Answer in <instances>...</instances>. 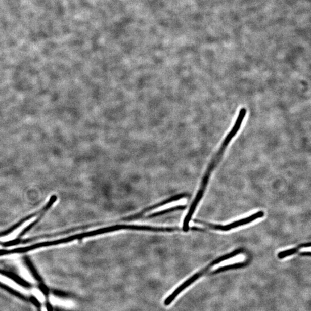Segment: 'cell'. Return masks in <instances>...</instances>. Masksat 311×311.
<instances>
[{
    "label": "cell",
    "instance_id": "obj_1",
    "mask_svg": "<svg viewBox=\"0 0 311 311\" xmlns=\"http://www.w3.org/2000/svg\"><path fill=\"white\" fill-rule=\"evenodd\" d=\"M247 114V110L246 108L243 107L240 110L238 117H236L235 122L234 124V126L232 127L231 129L228 132L226 136L225 139L223 140V142L218 149L217 152L215 153L213 156V159H211L210 163L206 169L205 175L203 177V180L201 183V186L200 190H198L197 196L195 198L193 201L192 205H191L188 211V214L186 215L185 218L183 230L185 232L188 231L189 230V223L192 219L195 210H196L197 207L201 201L203 195L204 194L205 189L207 183L211 175V173H212L216 165L219 162V161L222 159L223 156L225 154V151L228 145H230L231 141L233 140L238 132L239 131L240 128L242 126V124L244 122V119L246 118Z\"/></svg>",
    "mask_w": 311,
    "mask_h": 311
},
{
    "label": "cell",
    "instance_id": "obj_2",
    "mask_svg": "<svg viewBox=\"0 0 311 311\" xmlns=\"http://www.w3.org/2000/svg\"><path fill=\"white\" fill-rule=\"evenodd\" d=\"M225 259H224L223 256L219 257L217 259L211 262L208 266H207L204 269H202L200 272H198L196 274H195L192 277L189 278L188 280H186L183 284L181 285L179 287L176 288L174 292H173L170 295L166 298L164 302V304L165 306H168L172 303V302L175 300L176 297L179 295V294L183 292L184 290L187 288L189 287L190 285H192L194 283L195 281H197L198 279L202 276L203 275H205V274L208 273L209 270L219 263H221L224 261Z\"/></svg>",
    "mask_w": 311,
    "mask_h": 311
},
{
    "label": "cell",
    "instance_id": "obj_3",
    "mask_svg": "<svg viewBox=\"0 0 311 311\" xmlns=\"http://www.w3.org/2000/svg\"><path fill=\"white\" fill-rule=\"evenodd\" d=\"M264 213L263 211H258V213L252 214L250 215V216H249L247 218L239 219V220L238 221H236L234 223L230 224V225L226 226L212 225V224H210L208 223L200 220H194V222L198 224H201V225L209 227L211 228V229L227 231H230L232 229H234V228H237L240 226L247 225V224L250 223L253 221L255 220V219H256L263 217L264 216Z\"/></svg>",
    "mask_w": 311,
    "mask_h": 311
},
{
    "label": "cell",
    "instance_id": "obj_4",
    "mask_svg": "<svg viewBox=\"0 0 311 311\" xmlns=\"http://www.w3.org/2000/svg\"><path fill=\"white\" fill-rule=\"evenodd\" d=\"M36 217H32L28 219L26 221H25L22 225L20 226L11 233L8 234L7 236H4L0 238V241L3 242H8L14 240L18 236L21 234L24 230L26 229L27 227L31 225L32 223H34L36 220Z\"/></svg>",
    "mask_w": 311,
    "mask_h": 311
},
{
    "label": "cell",
    "instance_id": "obj_5",
    "mask_svg": "<svg viewBox=\"0 0 311 311\" xmlns=\"http://www.w3.org/2000/svg\"><path fill=\"white\" fill-rule=\"evenodd\" d=\"M0 283L8 286V287L16 290L20 293L28 296L30 292L27 289L22 287V285L16 283L15 281L0 274Z\"/></svg>",
    "mask_w": 311,
    "mask_h": 311
},
{
    "label": "cell",
    "instance_id": "obj_6",
    "mask_svg": "<svg viewBox=\"0 0 311 311\" xmlns=\"http://www.w3.org/2000/svg\"><path fill=\"white\" fill-rule=\"evenodd\" d=\"M49 301L52 305L59 308L71 309L74 306L73 301L54 295L50 296Z\"/></svg>",
    "mask_w": 311,
    "mask_h": 311
},
{
    "label": "cell",
    "instance_id": "obj_7",
    "mask_svg": "<svg viewBox=\"0 0 311 311\" xmlns=\"http://www.w3.org/2000/svg\"><path fill=\"white\" fill-rule=\"evenodd\" d=\"M310 243L301 244H300V245L298 246L296 248L290 249V250L280 252V253H279V254H278V258H279V259L285 258H286V257L296 254V253H297L298 251H299L302 248L310 247Z\"/></svg>",
    "mask_w": 311,
    "mask_h": 311
},
{
    "label": "cell",
    "instance_id": "obj_8",
    "mask_svg": "<svg viewBox=\"0 0 311 311\" xmlns=\"http://www.w3.org/2000/svg\"><path fill=\"white\" fill-rule=\"evenodd\" d=\"M248 264V262H247L246 261V262H240V263H235L233 264L228 265V266L219 268L215 270V271L211 272V273H209V275H216V274L230 271V270H233V269L244 268V267L246 266Z\"/></svg>",
    "mask_w": 311,
    "mask_h": 311
},
{
    "label": "cell",
    "instance_id": "obj_9",
    "mask_svg": "<svg viewBox=\"0 0 311 311\" xmlns=\"http://www.w3.org/2000/svg\"><path fill=\"white\" fill-rule=\"evenodd\" d=\"M31 293L40 303H44L46 301L45 294L40 290L37 288H33L31 290Z\"/></svg>",
    "mask_w": 311,
    "mask_h": 311
},
{
    "label": "cell",
    "instance_id": "obj_10",
    "mask_svg": "<svg viewBox=\"0 0 311 311\" xmlns=\"http://www.w3.org/2000/svg\"><path fill=\"white\" fill-rule=\"evenodd\" d=\"M299 254L301 256H310V252H300Z\"/></svg>",
    "mask_w": 311,
    "mask_h": 311
},
{
    "label": "cell",
    "instance_id": "obj_11",
    "mask_svg": "<svg viewBox=\"0 0 311 311\" xmlns=\"http://www.w3.org/2000/svg\"><path fill=\"white\" fill-rule=\"evenodd\" d=\"M41 311H48V310L47 307H45V306H43V307L41 308Z\"/></svg>",
    "mask_w": 311,
    "mask_h": 311
},
{
    "label": "cell",
    "instance_id": "obj_12",
    "mask_svg": "<svg viewBox=\"0 0 311 311\" xmlns=\"http://www.w3.org/2000/svg\"><path fill=\"white\" fill-rule=\"evenodd\" d=\"M2 248V247L0 246V250H1Z\"/></svg>",
    "mask_w": 311,
    "mask_h": 311
}]
</instances>
